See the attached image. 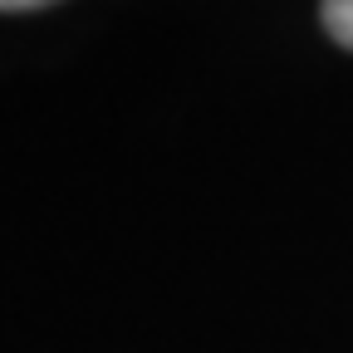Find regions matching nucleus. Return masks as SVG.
I'll return each mask as SVG.
<instances>
[{
    "mask_svg": "<svg viewBox=\"0 0 353 353\" xmlns=\"http://www.w3.org/2000/svg\"><path fill=\"white\" fill-rule=\"evenodd\" d=\"M39 6H54V0H0V10H39Z\"/></svg>",
    "mask_w": 353,
    "mask_h": 353,
    "instance_id": "obj_2",
    "label": "nucleus"
},
{
    "mask_svg": "<svg viewBox=\"0 0 353 353\" xmlns=\"http://www.w3.org/2000/svg\"><path fill=\"white\" fill-rule=\"evenodd\" d=\"M324 30L343 44V50H353V0H324Z\"/></svg>",
    "mask_w": 353,
    "mask_h": 353,
    "instance_id": "obj_1",
    "label": "nucleus"
}]
</instances>
